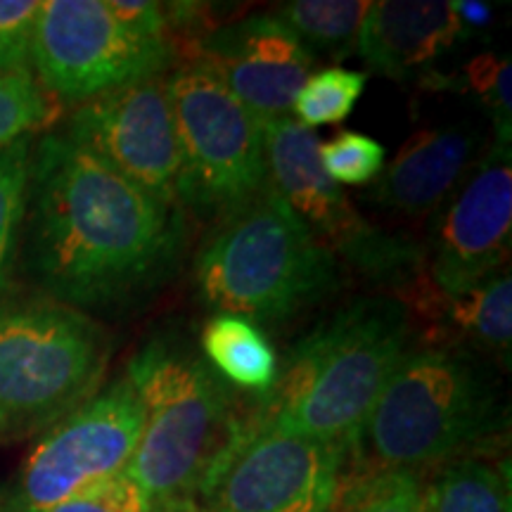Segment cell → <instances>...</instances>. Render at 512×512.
<instances>
[{"instance_id":"obj_1","label":"cell","mask_w":512,"mask_h":512,"mask_svg":"<svg viewBox=\"0 0 512 512\" xmlns=\"http://www.w3.org/2000/svg\"><path fill=\"white\" fill-rule=\"evenodd\" d=\"M22 256L48 299L126 311L176 273L183 209L155 200L62 131L31 152Z\"/></svg>"},{"instance_id":"obj_2","label":"cell","mask_w":512,"mask_h":512,"mask_svg":"<svg viewBox=\"0 0 512 512\" xmlns=\"http://www.w3.org/2000/svg\"><path fill=\"white\" fill-rule=\"evenodd\" d=\"M411 330L399 299H358L294 344L245 418L347 448L408 351Z\"/></svg>"},{"instance_id":"obj_3","label":"cell","mask_w":512,"mask_h":512,"mask_svg":"<svg viewBox=\"0 0 512 512\" xmlns=\"http://www.w3.org/2000/svg\"><path fill=\"white\" fill-rule=\"evenodd\" d=\"M503 408L489 370L465 351H406L349 441L356 472L444 465L489 439Z\"/></svg>"},{"instance_id":"obj_4","label":"cell","mask_w":512,"mask_h":512,"mask_svg":"<svg viewBox=\"0 0 512 512\" xmlns=\"http://www.w3.org/2000/svg\"><path fill=\"white\" fill-rule=\"evenodd\" d=\"M197 292L216 313L280 325L337 285V259L268 185L223 219L195 261Z\"/></svg>"},{"instance_id":"obj_5","label":"cell","mask_w":512,"mask_h":512,"mask_svg":"<svg viewBox=\"0 0 512 512\" xmlns=\"http://www.w3.org/2000/svg\"><path fill=\"white\" fill-rule=\"evenodd\" d=\"M143 406V432L126 475L155 501L192 498L240 425L228 382L181 342L157 337L126 370Z\"/></svg>"},{"instance_id":"obj_6","label":"cell","mask_w":512,"mask_h":512,"mask_svg":"<svg viewBox=\"0 0 512 512\" xmlns=\"http://www.w3.org/2000/svg\"><path fill=\"white\" fill-rule=\"evenodd\" d=\"M110 337L55 299L0 304V425L5 437L50 430L100 392Z\"/></svg>"},{"instance_id":"obj_7","label":"cell","mask_w":512,"mask_h":512,"mask_svg":"<svg viewBox=\"0 0 512 512\" xmlns=\"http://www.w3.org/2000/svg\"><path fill=\"white\" fill-rule=\"evenodd\" d=\"M166 95L181 152L178 204L221 223L268 185L261 121L200 64L171 69Z\"/></svg>"},{"instance_id":"obj_8","label":"cell","mask_w":512,"mask_h":512,"mask_svg":"<svg viewBox=\"0 0 512 512\" xmlns=\"http://www.w3.org/2000/svg\"><path fill=\"white\" fill-rule=\"evenodd\" d=\"M176 50L126 31L105 0H46L38 8L31 69L46 95L88 102L131 83L169 74Z\"/></svg>"},{"instance_id":"obj_9","label":"cell","mask_w":512,"mask_h":512,"mask_svg":"<svg viewBox=\"0 0 512 512\" xmlns=\"http://www.w3.org/2000/svg\"><path fill=\"white\" fill-rule=\"evenodd\" d=\"M344 463V446L256 427L242 413L195 503L200 512H335Z\"/></svg>"},{"instance_id":"obj_10","label":"cell","mask_w":512,"mask_h":512,"mask_svg":"<svg viewBox=\"0 0 512 512\" xmlns=\"http://www.w3.org/2000/svg\"><path fill=\"white\" fill-rule=\"evenodd\" d=\"M143 406L128 377L43 432L19 467L0 512H50L124 472L143 432Z\"/></svg>"},{"instance_id":"obj_11","label":"cell","mask_w":512,"mask_h":512,"mask_svg":"<svg viewBox=\"0 0 512 512\" xmlns=\"http://www.w3.org/2000/svg\"><path fill=\"white\" fill-rule=\"evenodd\" d=\"M261 128L268 181L320 245L370 275H401L418 264V249L411 242L368 226L342 188L330 181L318 159L316 133L294 117L266 119Z\"/></svg>"},{"instance_id":"obj_12","label":"cell","mask_w":512,"mask_h":512,"mask_svg":"<svg viewBox=\"0 0 512 512\" xmlns=\"http://www.w3.org/2000/svg\"><path fill=\"white\" fill-rule=\"evenodd\" d=\"M64 136L155 200L178 207L181 152L166 95V74L81 102Z\"/></svg>"},{"instance_id":"obj_13","label":"cell","mask_w":512,"mask_h":512,"mask_svg":"<svg viewBox=\"0 0 512 512\" xmlns=\"http://www.w3.org/2000/svg\"><path fill=\"white\" fill-rule=\"evenodd\" d=\"M510 145L494 143L439 216L430 278L446 297L501 273L512 245Z\"/></svg>"},{"instance_id":"obj_14","label":"cell","mask_w":512,"mask_h":512,"mask_svg":"<svg viewBox=\"0 0 512 512\" xmlns=\"http://www.w3.org/2000/svg\"><path fill=\"white\" fill-rule=\"evenodd\" d=\"M188 57V64L214 74L259 121L290 117L313 72V55L275 12L209 29Z\"/></svg>"},{"instance_id":"obj_15","label":"cell","mask_w":512,"mask_h":512,"mask_svg":"<svg viewBox=\"0 0 512 512\" xmlns=\"http://www.w3.org/2000/svg\"><path fill=\"white\" fill-rule=\"evenodd\" d=\"M460 38L451 0H380L363 17L356 53L370 72L403 81L425 72Z\"/></svg>"},{"instance_id":"obj_16","label":"cell","mask_w":512,"mask_h":512,"mask_svg":"<svg viewBox=\"0 0 512 512\" xmlns=\"http://www.w3.org/2000/svg\"><path fill=\"white\" fill-rule=\"evenodd\" d=\"M477 140L470 128H422L377 178L375 202L401 214H425L439 207L470 169Z\"/></svg>"},{"instance_id":"obj_17","label":"cell","mask_w":512,"mask_h":512,"mask_svg":"<svg viewBox=\"0 0 512 512\" xmlns=\"http://www.w3.org/2000/svg\"><path fill=\"white\" fill-rule=\"evenodd\" d=\"M200 344L204 361L235 387L266 394L278 380L280 358L264 330L252 320L214 313L202 325Z\"/></svg>"},{"instance_id":"obj_18","label":"cell","mask_w":512,"mask_h":512,"mask_svg":"<svg viewBox=\"0 0 512 512\" xmlns=\"http://www.w3.org/2000/svg\"><path fill=\"white\" fill-rule=\"evenodd\" d=\"M456 330L467 342L479 349L505 358L510 363L512 342V278L501 271L482 283L467 287L465 292L444 297L439 318V339L446 342V332Z\"/></svg>"},{"instance_id":"obj_19","label":"cell","mask_w":512,"mask_h":512,"mask_svg":"<svg viewBox=\"0 0 512 512\" xmlns=\"http://www.w3.org/2000/svg\"><path fill=\"white\" fill-rule=\"evenodd\" d=\"M422 498L425 512H510V477L482 458L463 456L422 484Z\"/></svg>"},{"instance_id":"obj_20","label":"cell","mask_w":512,"mask_h":512,"mask_svg":"<svg viewBox=\"0 0 512 512\" xmlns=\"http://www.w3.org/2000/svg\"><path fill=\"white\" fill-rule=\"evenodd\" d=\"M370 8L366 0H292L275 17L309 53L347 57L356 50L358 29Z\"/></svg>"},{"instance_id":"obj_21","label":"cell","mask_w":512,"mask_h":512,"mask_svg":"<svg viewBox=\"0 0 512 512\" xmlns=\"http://www.w3.org/2000/svg\"><path fill=\"white\" fill-rule=\"evenodd\" d=\"M31 138H22L0 152V304L5 302L22 247L24 214L31 171Z\"/></svg>"},{"instance_id":"obj_22","label":"cell","mask_w":512,"mask_h":512,"mask_svg":"<svg viewBox=\"0 0 512 512\" xmlns=\"http://www.w3.org/2000/svg\"><path fill=\"white\" fill-rule=\"evenodd\" d=\"M335 512H425L422 479L411 470L342 475Z\"/></svg>"},{"instance_id":"obj_23","label":"cell","mask_w":512,"mask_h":512,"mask_svg":"<svg viewBox=\"0 0 512 512\" xmlns=\"http://www.w3.org/2000/svg\"><path fill=\"white\" fill-rule=\"evenodd\" d=\"M368 72L344 67H325L311 72L294 98L292 112L297 114V124L304 128L337 126L347 121L354 112L358 98L366 91Z\"/></svg>"},{"instance_id":"obj_24","label":"cell","mask_w":512,"mask_h":512,"mask_svg":"<svg viewBox=\"0 0 512 512\" xmlns=\"http://www.w3.org/2000/svg\"><path fill=\"white\" fill-rule=\"evenodd\" d=\"M53 105L31 72H0V152L50 124Z\"/></svg>"},{"instance_id":"obj_25","label":"cell","mask_w":512,"mask_h":512,"mask_svg":"<svg viewBox=\"0 0 512 512\" xmlns=\"http://www.w3.org/2000/svg\"><path fill=\"white\" fill-rule=\"evenodd\" d=\"M318 159L337 185H368L380 176L387 152L380 140L358 131H342L318 145Z\"/></svg>"},{"instance_id":"obj_26","label":"cell","mask_w":512,"mask_h":512,"mask_svg":"<svg viewBox=\"0 0 512 512\" xmlns=\"http://www.w3.org/2000/svg\"><path fill=\"white\" fill-rule=\"evenodd\" d=\"M465 81L489 110L496 126V143L510 145L512 140V64L508 55L482 53L465 67Z\"/></svg>"},{"instance_id":"obj_27","label":"cell","mask_w":512,"mask_h":512,"mask_svg":"<svg viewBox=\"0 0 512 512\" xmlns=\"http://www.w3.org/2000/svg\"><path fill=\"white\" fill-rule=\"evenodd\" d=\"M155 505V498L147 494L136 479L119 472L50 512H155Z\"/></svg>"},{"instance_id":"obj_28","label":"cell","mask_w":512,"mask_h":512,"mask_svg":"<svg viewBox=\"0 0 512 512\" xmlns=\"http://www.w3.org/2000/svg\"><path fill=\"white\" fill-rule=\"evenodd\" d=\"M38 8L36 0H0V72H31Z\"/></svg>"},{"instance_id":"obj_29","label":"cell","mask_w":512,"mask_h":512,"mask_svg":"<svg viewBox=\"0 0 512 512\" xmlns=\"http://www.w3.org/2000/svg\"><path fill=\"white\" fill-rule=\"evenodd\" d=\"M105 3L112 17L133 36L171 43L164 3H152V0H105Z\"/></svg>"},{"instance_id":"obj_30","label":"cell","mask_w":512,"mask_h":512,"mask_svg":"<svg viewBox=\"0 0 512 512\" xmlns=\"http://www.w3.org/2000/svg\"><path fill=\"white\" fill-rule=\"evenodd\" d=\"M451 5L463 36L467 31L486 29L491 24V15H494V12H491V5L479 3V0H451Z\"/></svg>"},{"instance_id":"obj_31","label":"cell","mask_w":512,"mask_h":512,"mask_svg":"<svg viewBox=\"0 0 512 512\" xmlns=\"http://www.w3.org/2000/svg\"><path fill=\"white\" fill-rule=\"evenodd\" d=\"M155 512H200L192 498H178V501H159Z\"/></svg>"},{"instance_id":"obj_32","label":"cell","mask_w":512,"mask_h":512,"mask_svg":"<svg viewBox=\"0 0 512 512\" xmlns=\"http://www.w3.org/2000/svg\"><path fill=\"white\" fill-rule=\"evenodd\" d=\"M5 437V432H3V425H0V439H3Z\"/></svg>"}]
</instances>
